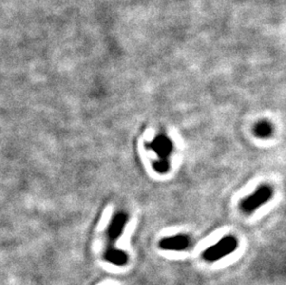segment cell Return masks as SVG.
I'll return each instance as SVG.
<instances>
[{
	"label": "cell",
	"mask_w": 286,
	"mask_h": 285,
	"mask_svg": "<svg viewBox=\"0 0 286 285\" xmlns=\"http://www.w3.org/2000/svg\"><path fill=\"white\" fill-rule=\"evenodd\" d=\"M272 131H273L272 126L268 121H260L254 128L255 134L260 138H267L268 136H270V134L272 133Z\"/></svg>",
	"instance_id": "cell-7"
},
{
	"label": "cell",
	"mask_w": 286,
	"mask_h": 285,
	"mask_svg": "<svg viewBox=\"0 0 286 285\" xmlns=\"http://www.w3.org/2000/svg\"><path fill=\"white\" fill-rule=\"evenodd\" d=\"M154 170L159 173H165L170 169V162L168 158H159L153 164Z\"/></svg>",
	"instance_id": "cell-8"
},
{
	"label": "cell",
	"mask_w": 286,
	"mask_h": 285,
	"mask_svg": "<svg viewBox=\"0 0 286 285\" xmlns=\"http://www.w3.org/2000/svg\"><path fill=\"white\" fill-rule=\"evenodd\" d=\"M105 259L116 266H123L128 261V256L125 252L116 248L108 249L104 254Z\"/></svg>",
	"instance_id": "cell-6"
},
{
	"label": "cell",
	"mask_w": 286,
	"mask_h": 285,
	"mask_svg": "<svg viewBox=\"0 0 286 285\" xmlns=\"http://www.w3.org/2000/svg\"><path fill=\"white\" fill-rule=\"evenodd\" d=\"M237 240L232 236L223 237L217 244L211 246L203 253V258L209 262H214L219 259L229 256L237 248Z\"/></svg>",
	"instance_id": "cell-1"
},
{
	"label": "cell",
	"mask_w": 286,
	"mask_h": 285,
	"mask_svg": "<svg viewBox=\"0 0 286 285\" xmlns=\"http://www.w3.org/2000/svg\"><path fill=\"white\" fill-rule=\"evenodd\" d=\"M159 158H168L172 150V141L165 135H158L148 146Z\"/></svg>",
	"instance_id": "cell-4"
},
{
	"label": "cell",
	"mask_w": 286,
	"mask_h": 285,
	"mask_svg": "<svg viewBox=\"0 0 286 285\" xmlns=\"http://www.w3.org/2000/svg\"><path fill=\"white\" fill-rule=\"evenodd\" d=\"M272 196V190L268 185H263L248 196L241 203V209L245 214H251L256 211L259 207L264 205Z\"/></svg>",
	"instance_id": "cell-2"
},
{
	"label": "cell",
	"mask_w": 286,
	"mask_h": 285,
	"mask_svg": "<svg viewBox=\"0 0 286 285\" xmlns=\"http://www.w3.org/2000/svg\"><path fill=\"white\" fill-rule=\"evenodd\" d=\"M127 220H128V217L125 213L120 212L115 215L108 229V236L110 239L115 241L120 237L124 230Z\"/></svg>",
	"instance_id": "cell-5"
},
{
	"label": "cell",
	"mask_w": 286,
	"mask_h": 285,
	"mask_svg": "<svg viewBox=\"0 0 286 285\" xmlns=\"http://www.w3.org/2000/svg\"><path fill=\"white\" fill-rule=\"evenodd\" d=\"M190 245V240L186 235H176L164 238L159 242V247L169 251H183Z\"/></svg>",
	"instance_id": "cell-3"
}]
</instances>
